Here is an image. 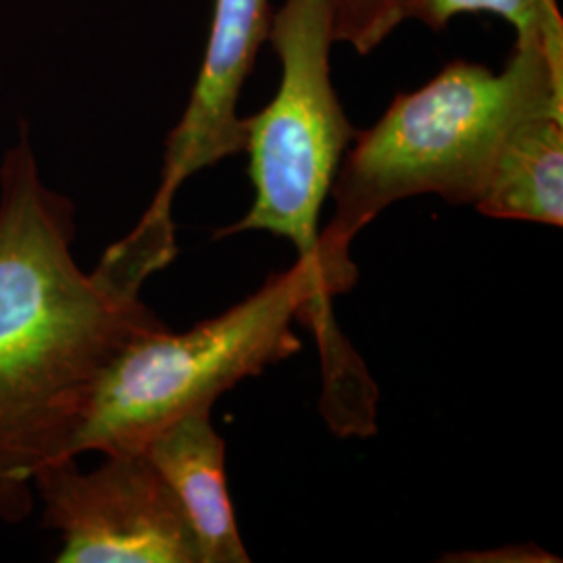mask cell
<instances>
[{"label": "cell", "instance_id": "cell-1", "mask_svg": "<svg viewBox=\"0 0 563 563\" xmlns=\"http://www.w3.org/2000/svg\"><path fill=\"white\" fill-rule=\"evenodd\" d=\"M76 207L41 174L30 130L0 163V522L36 505L42 467L69 460L81 413L109 362L167 328L141 288L165 263L130 236L92 272L74 257Z\"/></svg>", "mask_w": 563, "mask_h": 563}, {"label": "cell", "instance_id": "cell-2", "mask_svg": "<svg viewBox=\"0 0 563 563\" xmlns=\"http://www.w3.org/2000/svg\"><path fill=\"white\" fill-rule=\"evenodd\" d=\"M549 111L563 113V63L539 41H516L499 74L455 60L399 95L374 128L355 134L332 184L334 216L320 236L330 297L355 286L351 242L386 207L418 195L476 205L509 132Z\"/></svg>", "mask_w": 563, "mask_h": 563}, {"label": "cell", "instance_id": "cell-3", "mask_svg": "<svg viewBox=\"0 0 563 563\" xmlns=\"http://www.w3.org/2000/svg\"><path fill=\"white\" fill-rule=\"evenodd\" d=\"M267 42L280 57V88L263 111L242 120L255 199L241 222L218 236L265 230L295 244L311 295L302 323L313 332L323 369H339L355 349L342 334L323 280L320 218L357 132L330 78L334 34L328 0H284L272 13Z\"/></svg>", "mask_w": 563, "mask_h": 563}, {"label": "cell", "instance_id": "cell-4", "mask_svg": "<svg viewBox=\"0 0 563 563\" xmlns=\"http://www.w3.org/2000/svg\"><path fill=\"white\" fill-rule=\"evenodd\" d=\"M311 305L299 263L249 299L184 334L169 328L130 342L101 372L69 444L81 453H139L163 428L211 409L218 397L301 349L292 323Z\"/></svg>", "mask_w": 563, "mask_h": 563}, {"label": "cell", "instance_id": "cell-5", "mask_svg": "<svg viewBox=\"0 0 563 563\" xmlns=\"http://www.w3.org/2000/svg\"><path fill=\"white\" fill-rule=\"evenodd\" d=\"M42 523L59 532V563H201L192 528L157 467L139 453L104 455L81 472L78 457L34 478Z\"/></svg>", "mask_w": 563, "mask_h": 563}, {"label": "cell", "instance_id": "cell-6", "mask_svg": "<svg viewBox=\"0 0 563 563\" xmlns=\"http://www.w3.org/2000/svg\"><path fill=\"white\" fill-rule=\"evenodd\" d=\"M269 0H216L211 32L188 107L165 142L162 184L136 228L174 236L172 205L197 172L244 153V81L269 32Z\"/></svg>", "mask_w": 563, "mask_h": 563}, {"label": "cell", "instance_id": "cell-7", "mask_svg": "<svg viewBox=\"0 0 563 563\" xmlns=\"http://www.w3.org/2000/svg\"><path fill=\"white\" fill-rule=\"evenodd\" d=\"M209 413L211 409H199L169 423L142 453L176 495L201 563L251 562L228 495L225 444Z\"/></svg>", "mask_w": 563, "mask_h": 563}, {"label": "cell", "instance_id": "cell-8", "mask_svg": "<svg viewBox=\"0 0 563 563\" xmlns=\"http://www.w3.org/2000/svg\"><path fill=\"white\" fill-rule=\"evenodd\" d=\"M474 207L497 220L562 225L563 113L532 115L509 132Z\"/></svg>", "mask_w": 563, "mask_h": 563}, {"label": "cell", "instance_id": "cell-9", "mask_svg": "<svg viewBox=\"0 0 563 563\" xmlns=\"http://www.w3.org/2000/svg\"><path fill=\"white\" fill-rule=\"evenodd\" d=\"M462 13L499 15L516 27V41L543 42L549 55L563 63V20L558 0H413L409 20L441 32Z\"/></svg>", "mask_w": 563, "mask_h": 563}, {"label": "cell", "instance_id": "cell-10", "mask_svg": "<svg viewBox=\"0 0 563 563\" xmlns=\"http://www.w3.org/2000/svg\"><path fill=\"white\" fill-rule=\"evenodd\" d=\"M328 4L334 42L369 55L409 20L413 0H328Z\"/></svg>", "mask_w": 563, "mask_h": 563}]
</instances>
